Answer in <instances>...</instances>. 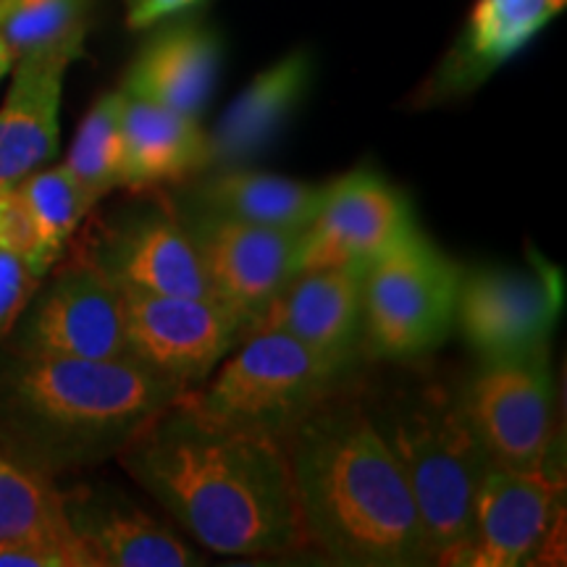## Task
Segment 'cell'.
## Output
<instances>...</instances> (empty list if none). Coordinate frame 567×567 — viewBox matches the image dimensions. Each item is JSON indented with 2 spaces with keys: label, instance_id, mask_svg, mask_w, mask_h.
I'll return each instance as SVG.
<instances>
[{
  "label": "cell",
  "instance_id": "6da1fadb",
  "mask_svg": "<svg viewBox=\"0 0 567 567\" xmlns=\"http://www.w3.org/2000/svg\"><path fill=\"white\" fill-rule=\"evenodd\" d=\"M118 452L126 473L208 551L264 557L308 544L281 436L216 423L179 396Z\"/></svg>",
  "mask_w": 567,
  "mask_h": 567
},
{
  "label": "cell",
  "instance_id": "7a4b0ae2",
  "mask_svg": "<svg viewBox=\"0 0 567 567\" xmlns=\"http://www.w3.org/2000/svg\"><path fill=\"white\" fill-rule=\"evenodd\" d=\"M281 442L308 544L339 565L431 563L405 471L371 413L326 396Z\"/></svg>",
  "mask_w": 567,
  "mask_h": 567
},
{
  "label": "cell",
  "instance_id": "3957f363",
  "mask_svg": "<svg viewBox=\"0 0 567 567\" xmlns=\"http://www.w3.org/2000/svg\"><path fill=\"white\" fill-rule=\"evenodd\" d=\"M371 417L405 471L431 559L463 565L481 478L492 465L463 396L425 386L417 394L394 396L392 405Z\"/></svg>",
  "mask_w": 567,
  "mask_h": 567
},
{
  "label": "cell",
  "instance_id": "277c9868",
  "mask_svg": "<svg viewBox=\"0 0 567 567\" xmlns=\"http://www.w3.org/2000/svg\"><path fill=\"white\" fill-rule=\"evenodd\" d=\"M9 389L34 429L87 450H122L142 425L187 392L132 358L48 354H21Z\"/></svg>",
  "mask_w": 567,
  "mask_h": 567
},
{
  "label": "cell",
  "instance_id": "5b68a950",
  "mask_svg": "<svg viewBox=\"0 0 567 567\" xmlns=\"http://www.w3.org/2000/svg\"><path fill=\"white\" fill-rule=\"evenodd\" d=\"M347 365L281 331H255L203 392L187 389L182 402L216 423L284 431L326 400Z\"/></svg>",
  "mask_w": 567,
  "mask_h": 567
},
{
  "label": "cell",
  "instance_id": "8992f818",
  "mask_svg": "<svg viewBox=\"0 0 567 567\" xmlns=\"http://www.w3.org/2000/svg\"><path fill=\"white\" fill-rule=\"evenodd\" d=\"M463 268L413 224L363 274V344L386 360L436 350L455 329Z\"/></svg>",
  "mask_w": 567,
  "mask_h": 567
},
{
  "label": "cell",
  "instance_id": "52a82bcc",
  "mask_svg": "<svg viewBox=\"0 0 567 567\" xmlns=\"http://www.w3.org/2000/svg\"><path fill=\"white\" fill-rule=\"evenodd\" d=\"M565 302V276L534 258L528 268L463 271L455 326L484 363L547 350Z\"/></svg>",
  "mask_w": 567,
  "mask_h": 567
},
{
  "label": "cell",
  "instance_id": "ba28073f",
  "mask_svg": "<svg viewBox=\"0 0 567 567\" xmlns=\"http://www.w3.org/2000/svg\"><path fill=\"white\" fill-rule=\"evenodd\" d=\"M463 405L492 465L507 471L547 467L555 442V373L549 347L523 358L484 363L465 389Z\"/></svg>",
  "mask_w": 567,
  "mask_h": 567
},
{
  "label": "cell",
  "instance_id": "9c48e42d",
  "mask_svg": "<svg viewBox=\"0 0 567 567\" xmlns=\"http://www.w3.org/2000/svg\"><path fill=\"white\" fill-rule=\"evenodd\" d=\"M122 302L132 358L184 389L208 379L231 347L245 339L243 321L213 297L122 289Z\"/></svg>",
  "mask_w": 567,
  "mask_h": 567
},
{
  "label": "cell",
  "instance_id": "30bf717a",
  "mask_svg": "<svg viewBox=\"0 0 567 567\" xmlns=\"http://www.w3.org/2000/svg\"><path fill=\"white\" fill-rule=\"evenodd\" d=\"M184 229L200 255L213 297L243 321L247 337L297 274L302 231L234 221L203 210L189 213Z\"/></svg>",
  "mask_w": 567,
  "mask_h": 567
},
{
  "label": "cell",
  "instance_id": "8fae6325",
  "mask_svg": "<svg viewBox=\"0 0 567 567\" xmlns=\"http://www.w3.org/2000/svg\"><path fill=\"white\" fill-rule=\"evenodd\" d=\"M405 195L360 168L326 184L323 203L297 245V274L318 268H368L413 226Z\"/></svg>",
  "mask_w": 567,
  "mask_h": 567
},
{
  "label": "cell",
  "instance_id": "7c38bea8",
  "mask_svg": "<svg viewBox=\"0 0 567 567\" xmlns=\"http://www.w3.org/2000/svg\"><path fill=\"white\" fill-rule=\"evenodd\" d=\"M19 352L87 360L132 358L124 334L122 289L97 264L66 268L27 316Z\"/></svg>",
  "mask_w": 567,
  "mask_h": 567
},
{
  "label": "cell",
  "instance_id": "4fadbf2b",
  "mask_svg": "<svg viewBox=\"0 0 567 567\" xmlns=\"http://www.w3.org/2000/svg\"><path fill=\"white\" fill-rule=\"evenodd\" d=\"M557 478L542 471H507L488 465L481 478L473 534L463 565L517 567L536 557L547 542L559 496Z\"/></svg>",
  "mask_w": 567,
  "mask_h": 567
},
{
  "label": "cell",
  "instance_id": "5bb4252c",
  "mask_svg": "<svg viewBox=\"0 0 567 567\" xmlns=\"http://www.w3.org/2000/svg\"><path fill=\"white\" fill-rule=\"evenodd\" d=\"M363 274L360 266L295 274L250 334L281 331L350 365L354 350L363 344Z\"/></svg>",
  "mask_w": 567,
  "mask_h": 567
},
{
  "label": "cell",
  "instance_id": "9a60e30c",
  "mask_svg": "<svg viewBox=\"0 0 567 567\" xmlns=\"http://www.w3.org/2000/svg\"><path fill=\"white\" fill-rule=\"evenodd\" d=\"M80 55V48H59L13 63L11 90L0 105V189L17 187L59 153L63 76Z\"/></svg>",
  "mask_w": 567,
  "mask_h": 567
},
{
  "label": "cell",
  "instance_id": "2e32d148",
  "mask_svg": "<svg viewBox=\"0 0 567 567\" xmlns=\"http://www.w3.org/2000/svg\"><path fill=\"white\" fill-rule=\"evenodd\" d=\"M95 264L118 289L213 297L193 237L184 229V224L158 210L126 221L113 234Z\"/></svg>",
  "mask_w": 567,
  "mask_h": 567
},
{
  "label": "cell",
  "instance_id": "e0dca14e",
  "mask_svg": "<svg viewBox=\"0 0 567 567\" xmlns=\"http://www.w3.org/2000/svg\"><path fill=\"white\" fill-rule=\"evenodd\" d=\"M218 59L221 48L210 30L193 21L172 24L142 48L122 92L200 118L216 87Z\"/></svg>",
  "mask_w": 567,
  "mask_h": 567
},
{
  "label": "cell",
  "instance_id": "ac0fdd59",
  "mask_svg": "<svg viewBox=\"0 0 567 567\" xmlns=\"http://www.w3.org/2000/svg\"><path fill=\"white\" fill-rule=\"evenodd\" d=\"M563 9L565 0H478L465 32L436 71L431 92L460 95L478 87Z\"/></svg>",
  "mask_w": 567,
  "mask_h": 567
},
{
  "label": "cell",
  "instance_id": "d6986e66",
  "mask_svg": "<svg viewBox=\"0 0 567 567\" xmlns=\"http://www.w3.org/2000/svg\"><path fill=\"white\" fill-rule=\"evenodd\" d=\"M66 515L97 567H189L203 557L172 528L122 496L66 499Z\"/></svg>",
  "mask_w": 567,
  "mask_h": 567
},
{
  "label": "cell",
  "instance_id": "ffe728a7",
  "mask_svg": "<svg viewBox=\"0 0 567 567\" xmlns=\"http://www.w3.org/2000/svg\"><path fill=\"white\" fill-rule=\"evenodd\" d=\"M308 80L310 61L305 53H292L271 69L260 71L226 109L213 134H208V166L239 168L258 158L279 137L284 124L300 105Z\"/></svg>",
  "mask_w": 567,
  "mask_h": 567
},
{
  "label": "cell",
  "instance_id": "44dd1931",
  "mask_svg": "<svg viewBox=\"0 0 567 567\" xmlns=\"http://www.w3.org/2000/svg\"><path fill=\"white\" fill-rule=\"evenodd\" d=\"M210 163V140L197 118L166 105L124 95L122 187L147 189L200 172Z\"/></svg>",
  "mask_w": 567,
  "mask_h": 567
},
{
  "label": "cell",
  "instance_id": "7402d4cb",
  "mask_svg": "<svg viewBox=\"0 0 567 567\" xmlns=\"http://www.w3.org/2000/svg\"><path fill=\"white\" fill-rule=\"evenodd\" d=\"M326 184H305L287 176L221 168V174L197 184L195 210L234 218L271 229L305 231L323 203Z\"/></svg>",
  "mask_w": 567,
  "mask_h": 567
},
{
  "label": "cell",
  "instance_id": "603a6c76",
  "mask_svg": "<svg viewBox=\"0 0 567 567\" xmlns=\"http://www.w3.org/2000/svg\"><path fill=\"white\" fill-rule=\"evenodd\" d=\"M71 530L66 496L40 471L0 455V544Z\"/></svg>",
  "mask_w": 567,
  "mask_h": 567
},
{
  "label": "cell",
  "instance_id": "cb8c5ba5",
  "mask_svg": "<svg viewBox=\"0 0 567 567\" xmlns=\"http://www.w3.org/2000/svg\"><path fill=\"white\" fill-rule=\"evenodd\" d=\"M21 203L30 210L34 229H38L42 258L53 266L61 258L63 245L82 224L92 205V197L66 166H42L17 184Z\"/></svg>",
  "mask_w": 567,
  "mask_h": 567
},
{
  "label": "cell",
  "instance_id": "d4e9b609",
  "mask_svg": "<svg viewBox=\"0 0 567 567\" xmlns=\"http://www.w3.org/2000/svg\"><path fill=\"white\" fill-rule=\"evenodd\" d=\"M92 0H19L0 11V40L13 63L30 53L84 48Z\"/></svg>",
  "mask_w": 567,
  "mask_h": 567
},
{
  "label": "cell",
  "instance_id": "484cf974",
  "mask_svg": "<svg viewBox=\"0 0 567 567\" xmlns=\"http://www.w3.org/2000/svg\"><path fill=\"white\" fill-rule=\"evenodd\" d=\"M122 90L103 95L84 116L69 158L63 161L95 200L122 187Z\"/></svg>",
  "mask_w": 567,
  "mask_h": 567
},
{
  "label": "cell",
  "instance_id": "4316f807",
  "mask_svg": "<svg viewBox=\"0 0 567 567\" xmlns=\"http://www.w3.org/2000/svg\"><path fill=\"white\" fill-rule=\"evenodd\" d=\"M0 567H97L76 530L0 544Z\"/></svg>",
  "mask_w": 567,
  "mask_h": 567
},
{
  "label": "cell",
  "instance_id": "83f0119b",
  "mask_svg": "<svg viewBox=\"0 0 567 567\" xmlns=\"http://www.w3.org/2000/svg\"><path fill=\"white\" fill-rule=\"evenodd\" d=\"M0 239L27 260V266L38 279L51 271V266L42 258L38 229H34L30 210L21 203L17 187L0 189Z\"/></svg>",
  "mask_w": 567,
  "mask_h": 567
},
{
  "label": "cell",
  "instance_id": "f1b7e54d",
  "mask_svg": "<svg viewBox=\"0 0 567 567\" xmlns=\"http://www.w3.org/2000/svg\"><path fill=\"white\" fill-rule=\"evenodd\" d=\"M38 284L40 279L30 271L27 260L0 239V339L17 326Z\"/></svg>",
  "mask_w": 567,
  "mask_h": 567
},
{
  "label": "cell",
  "instance_id": "f546056e",
  "mask_svg": "<svg viewBox=\"0 0 567 567\" xmlns=\"http://www.w3.org/2000/svg\"><path fill=\"white\" fill-rule=\"evenodd\" d=\"M195 3L200 0H126V21L132 30H145L158 24L161 19L193 9Z\"/></svg>",
  "mask_w": 567,
  "mask_h": 567
},
{
  "label": "cell",
  "instance_id": "4dcf8cb0",
  "mask_svg": "<svg viewBox=\"0 0 567 567\" xmlns=\"http://www.w3.org/2000/svg\"><path fill=\"white\" fill-rule=\"evenodd\" d=\"M11 69H13V59H11L9 48H6L3 40H0V82H3V76L9 74Z\"/></svg>",
  "mask_w": 567,
  "mask_h": 567
},
{
  "label": "cell",
  "instance_id": "1f68e13d",
  "mask_svg": "<svg viewBox=\"0 0 567 567\" xmlns=\"http://www.w3.org/2000/svg\"><path fill=\"white\" fill-rule=\"evenodd\" d=\"M13 3H19V0H0V11H6V9H9V6H13Z\"/></svg>",
  "mask_w": 567,
  "mask_h": 567
}]
</instances>
